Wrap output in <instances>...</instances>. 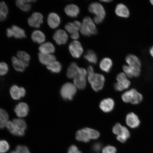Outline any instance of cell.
<instances>
[{
  "instance_id": "cell-1",
  "label": "cell",
  "mask_w": 153,
  "mask_h": 153,
  "mask_svg": "<svg viewBox=\"0 0 153 153\" xmlns=\"http://www.w3.org/2000/svg\"><path fill=\"white\" fill-rule=\"evenodd\" d=\"M6 127L9 132L13 135L18 137H22L25 133L27 128L26 122L22 118H18L9 120Z\"/></svg>"
},
{
  "instance_id": "cell-2",
  "label": "cell",
  "mask_w": 153,
  "mask_h": 153,
  "mask_svg": "<svg viewBox=\"0 0 153 153\" xmlns=\"http://www.w3.org/2000/svg\"><path fill=\"white\" fill-rule=\"evenodd\" d=\"M88 80L92 88L95 91L101 90L104 87L105 78L102 74L95 73L93 68L91 66L87 69Z\"/></svg>"
},
{
  "instance_id": "cell-3",
  "label": "cell",
  "mask_w": 153,
  "mask_h": 153,
  "mask_svg": "<svg viewBox=\"0 0 153 153\" xmlns=\"http://www.w3.org/2000/svg\"><path fill=\"white\" fill-rule=\"evenodd\" d=\"M100 137V133L96 130L88 128H84L76 132V140L85 143L89 142L91 140H95Z\"/></svg>"
},
{
  "instance_id": "cell-4",
  "label": "cell",
  "mask_w": 153,
  "mask_h": 153,
  "mask_svg": "<svg viewBox=\"0 0 153 153\" xmlns=\"http://www.w3.org/2000/svg\"><path fill=\"white\" fill-rule=\"evenodd\" d=\"M88 9L90 12L95 15L94 19L95 23H101L106 15V13L103 6L98 3H93L89 5Z\"/></svg>"
},
{
  "instance_id": "cell-5",
  "label": "cell",
  "mask_w": 153,
  "mask_h": 153,
  "mask_svg": "<svg viewBox=\"0 0 153 153\" xmlns=\"http://www.w3.org/2000/svg\"><path fill=\"white\" fill-rule=\"evenodd\" d=\"M122 98L124 102L136 105L142 101L143 97L142 95L136 90L132 89L124 93L122 95Z\"/></svg>"
},
{
  "instance_id": "cell-6",
  "label": "cell",
  "mask_w": 153,
  "mask_h": 153,
  "mask_svg": "<svg viewBox=\"0 0 153 153\" xmlns=\"http://www.w3.org/2000/svg\"><path fill=\"white\" fill-rule=\"evenodd\" d=\"M80 31L82 34L86 36L97 34L96 26L90 17H85L83 19Z\"/></svg>"
},
{
  "instance_id": "cell-7",
  "label": "cell",
  "mask_w": 153,
  "mask_h": 153,
  "mask_svg": "<svg viewBox=\"0 0 153 153\" xmlns=\"http://www.w3.org/2000/svg\"><path fill=\"white\" fill-rule=\"evenodd\" d=\"M126 62L131 68L133 75L134 77H138L140 75L141 65L140 60L137 56L133 54H129L126 57Z\"/></svg>"
},
{
  "instance_id": "cell-8",
  "label": "cell",
  "mask_w": 153,
  "mask_h": 153,
  "mask_svg": "<svg viewBox=\"0 0 153 153\" xmlns=\"http://www.w3.org/2000/svg\"><path fill=\"white\" fill-rule=\"evenodd\" d=\"M113 132L117 135V139L122 143H124L130 137V133L127 128L119 123H117L113 128Z\"/></svg>"
},
{
  "instance_id": "cell-9",
  "label": "cell",
  "mask_w": 153,
  "mask_h": 153,
  "mask_svg": "<svg viewBox=\"0 0 153 153\" xmlns=\"http://www.w3.org/2000/svg\"><path fill=\"white\" fill-rule=\"evenodd\" d=\"M76 92V87L73 84L68 82L62 86L60 90V94L65 100H72Z\"/></svg>"
},
{
  "instance_id": "cell-10",
  "label": "cell",
  "mask_w": 153,
  "mask_h": 153,
  "mask_svg": "<svg viewBox=\"0 0 153 153\" xmlns=\"http://www.w3.org/2000/svg\"><path fill=\"white\" fill-rule=\"evenodd\" d=\"M87 74L85 68H80L79 74L74 79V85L78 89H83L85 88L87 83L86 77Z\"/></svg>"
},
{
  "instance_id": "cell-11",
  "label": "cell",
  "mask_w": 153,
  "mask_h": 153,
  "mask_svg": "<svg viewBox=\"0 0 153 153\" xmlns=\"http://www.w3.org/2000/svg\"><path fill=\"white\" fill-rule=\"evenodd\" d=\"M6 34L9 38L13 37L16 39H22L26 37L25 31L23 29L15 25L7 29Z\"/></svg>"
},
{
  "instance_id": "cell-12",
  "label": "cell",
  "mask_w": 153,
  "mask_h": 153,
  "mask_svg": "<svg viewBox=\"0 0 153 153\" xmlns=\"http://www.w3.org/2000/svg\"><path fill=\"white\" fill-rule=\"evenodd\" d=\"M72 56L75 58H79L83 52V49L80 42L74 40L71 43L68 47Z\"/></svg>"
},
{
  "instance_id": "cell-13",
  "label": "cell",
  "mask_w": 153,
  "mask_h": 153,
  "mask_svg": "<svg viewBox=\"0 0 153 153\" xmlns=\"http://www.w3.org/2000/svg\"><path fill=\"white\" fill-rule=\"evenodd\" d=\"M43 16L39 12H34L28 19V23L31 27L39 28L43 22Z\"/></svg>"
},
{
  "instance_id": "cell-14",
  "label": "cell",
  "mask_w": 153,
  "mask_h": 153,
  "mask_svg": "<svg viewBox=\"0 0 153 153\" xmlns=\"http://www.w3.org/2000/svg\"><path fill=\"white\" fill-rule=\"evenodd\" d=\"M10 93L11 97L14 100H19L26 95V91L24 87H19L14 85L10 88Z\"/></svg>"
},
{
  "instance_id": "cell-15",
  "label": "cell",
  "mask_w": 153,
  "mask_h": 153,
  "mask_svg": "<svg viewBox=\"0 0 153 153\" xmlns=\"http://www.w3.org/2000/svg\"><path fill=\"white\" fill-rule=\"evenodd\" d=\"M29 108L27 104L24 102L19 103L15 106L14 112L19 118H22L28 115Z\"/></svg>"
},
{
  "instance_id": "cell-16",
  "label": "cell",
  "mask_w": 153,
  "mask_h": 153,
  "mask_svg": "<svg viewBox=\"0 0 153 153\" xmlns=\"http://www.w3.org/2000/svg\"><path fill=\"white\" fill-rule=\"evenodd\" d=\"M68 36L66 32L62 29L56 30L53 34V38L57 45H65L68 39Z\"/></svg>"
},
{
  "instance_id": "cell-17",
  "label": "cell",
  "mask_w": 153,
  "mask_h": 153,
  "mask_svg": "<svg viewBox=\"0 0 153 153\" xmlns=\"http://www.w3.org/2000/svg\"><path fill=\"white\" fill-rule=\"evenodd\" d=\"M47 24L52 29L57 28L60 25L61 19L59 15L55 13H51L48 15Z\"/></svg>"
},
{
  "instance_id": "cell-18",
  "label": "cell",
  "mask_w": 153,
  "mask_h": 153,
  "mask_svg": "<svg viewBox=\"0 0 153 153\" xmlns=\"http://www.w3.org/2000/svg\"><path fill=\"white\" fill-rule=\"evenodd\" d=\"M127 125L131 128H135L139 127L140 122L136 114L133 112L130 113L126 117Z\"/></svg>"
},
{
  "instance_id": "cell-19",
  "label": "cell",
  "mask_w": 153,
  "mask_h": 153,
  "mask_svg": "<svg viewBox=\"0 0 153 153\" xmlns=\"http://www.w3.org/2000/svg\"><path fill=\"white\" fill-rule=\"evenodd\" d=\"M114 102L111 98L104 99L100 103V108L102 111L105 113L110 112L113 110Z\"/></svg>"
},
{
  "instance_id": "cell-20",
  "label": "cell",
  "mask_w": 153,
  "mask_h": 153,
  "mask_svg": "<svg viewBox=\"0 0 153 153\" xmlns=\"http://www.w3.org/2000/svg\"><path fill=\"white\" fill-rule=\"evenodd\" d=\"M36 0H17L15 2L17 7L24 12L29 11L32 8L31 3L35 2Z\"/></svg>"
},
{
  "instance_id": "cell-21",
  "label": "cell",
  "mask_w": 153,
  "mask_h": 153,
  "mask_svg": "<svg viewBox=\"0 0 153 153\" xmlns=\"http://www.w3.org/2000/svg\"><path fill=\"white\" fill-rule=\"evenodd\" d=\"M38 57L40 62L46 66L56 60V57L53 54H45L39 53Z\"/></svg>"
},
{
  "instance_id": "cell-22",
  "label": "cell",
  "mask_w": 153,
  "mask_h": 153,
  "mask_svg": "<svg viewBox=\"0 0 153 153\" xmlns=\"http://www.w3.org/2000/svg\"><path fill=\"white\" fill-rule=\"evenodd\" d=\"M38 49L40 53L45 54H53L55 51V47L50 42H46L39 46Z\"/></svg>"
},
{
  "instance_id": "cell-23",
  "label": "cell",
  "mask_w": 153,
  "mask_h": 153,
  "mask_svg": "<svg viewBox=\"0 0 153 153\" xmlns=\"http://www.w3.org/2000/svg\"><path fill=\"white\" fill-rule=\"evenodd\" d=\"M115 11L117 15L121 18H127L130 15L128 9L123 4H119L117 5Z\"/></svg>"
},
{
  "instance_id": "cell-24",
  "label": "cell",
  "mask_w": 153,
  "mask_h": 153,
  "mask_svg": "<svg viewBox=\"0 0 153 153\" xmlns=\"http://www.w3.org/2000/svg\"><path fill=\"white\" fill-rule=\"evenodd\" d=\"M31 39L34 43L41 44L45 42L46 39L45 34L39 30H36L32 32Z\"/></svg>"
},
{
  "instance_id": "cell-25",
  "label": "cell",
  "mask_w": 153,
  "mask_h": 153,
  "mask_svg": "<svg viewBox=\"0 0 153 153\" xmlns=\"http://www.w3.org/2000/svg\"><path fill=\"white\" fill-rule=\"evenodd\" d=\"M65 12L68 16L75 18L79 15L80 9L77 5L70 4L67 5L65 7Z\"/></svg>"
},
{
  "instance_id": "cell-26",
  "label": "cell",
  "mask_w": 153,
  "mask_h": 153,
  "mask_svg": "<svg viewBox=\"0 0 153 153\" xmlns=\"http://www.w3.org/2000/svg\"><path fill=\"white\" fill-rule=\"evenodd\" d=\"M82 24L79 21H76L73 22H68L65 26V29L71 34L78 32L81 30Z\"/></svg>"
},
{
  "instance_id": "cell-27",
  "label": "cell",
  "mask_w": 153,
  "mask_h": 153,
  "mask_svg": "<svg viewBox=\"0 0 153 153\" xmlns=\"http://www.w3.org/2000/svg\"><path fill=\"white\" fill-rule=\"evenodd\" d=\"M13 68L18 72H22L25 71L27 67L24 63L16 56H13L11 58Z\"/></svg>"
},
{
  "instance_id": "cell-28",
  "label": "cell",
  "mask_w": 153,
  "mask_h": 153,
  "mask_svg": "<svg viewBox=\"0 0 153 153\" xmlns=\"http://www.w3.org/2000/svg\"><path fill=\"white\" fill-rule=\"evenodd\" d=\"M80 68L77 64L73 62L68 67L67 71V76L69 78H74L76 77L79 74Z\"/></svg>"
},
{
  "instance_id": "cell-29",
  "label": "cell",
  "mask_w": 153,
  "mask_h": 153,
  "mask_svg": "<svg viewBox=\"0 0 153 153\" xmlns=\"http://www.w3.org/2000/svg\"><path fill=\"white\" fill-rule=\"evenodd\" d=\"M113 65L111 59L108 57H105L102 59L100 63V68L102 71L108 73L110 71Z\"/></svg>"
},
{
  "instance_id": "cell-30",
  "label": "cell",
  "mask_w": 153,
  "mask_h": 153,
  "mask_svg": "<svg viewBox=\"0 0 153 153\" xmlns=\"http://www.w3.org/2000/svg\"><path fill=\"white\" fill-rule=\"evenodd\" d=\"M131 82L127 79V78L120 80L114 84V89L117 91H123L124 90L128 89L131 85Z\"/></svg>"
},
{
  "instance_id": "cell-31",
  "label": "cell",
  "mask_w": 153,
  "mask_h": 153,
  "mask_svg": "<svg viewBox=\"0 0 153 153\" xmlns=\"http://www.w3.org/2000/svg\"><path fill=\"white\" fill-rule=\"evenodd\" d=\"M9 119V115L6 111L0 108V129L6 127Z\"/></svg>"
},
{
  "instance_id": "cell-32",
  "label": "cell",
  "mask_w": 153,
  "mask_h": 153,
  "mask_svg": "<svg viewBox=\"0 0 153 153\" xmlns=\"http://www.w3.org/2000/svg\"><path fill=\"white\" fill-rule=\"evenodd\" d=\"M8 7L4 1H0V22L6 20L8 14Z\"/></svg>"
},
{
  "instance_id": "cell-33",
  "label": "cell",
  "mask_w": 153,
  "mask_h": 153,
  "mask_svg": "<svg viewBox=\"0 0 153 153\" xmlns=\"http://www.w3.org/2000/svg\"><path fill=\"white\" fill-rule=\"evenodd\" d=\"M47 69L53 73L58 74L62 70L61 63L56 60L54 61L47 66Z\"/></svg>"
},
{
  "instance_id": "cell-34",
  "label": "cell",
  "mask_w": 153,
  "mask_h": 153,
  "mask_svg": "<svg viewBox=\"0 0 153 153\" xmlns=\"http://www.w3.org/2000/svg\"><path fill=\"white\" fill-rule=\"evenodd\" d=\"M16 55L17 57L24 63L27 67L29 66L31 57L28 53L24 51H19Z\"/></svg>"
},
{
  "instance_id": "cell-35",
  "label": "cell",
  "mask_w": 153,
  "mask_h": 153,
  "mask_svg": "<svg viewBox=\"0 0 153 153\" xmlns=\"http://www.w3.org/2000/svg\"><path fill=\"white\" fill-rule=\"evenodd\" d=\"M84 58L89 62L93 64H97V57L96 54L94 51L91 50L87 51L84 56Z\"/></svg>"
},
{
  "instance_id": "cell-36",
  "label": "cell",
  "mask_w": 153,
  "mask_h": 153,
  "mask_svg": "<svg viewBox=\"0 0 153 153\" xmlns=\"http://www.w3.org/2000/svg\"><path fill=\"white\" fill-rule=\"evenodd\" d=\"M10 145L7 141L0 140V153H5L9 150Z\"/></svg>"
},
{
  "instance_id": "cell-37",
  "label": "cell",
  "mask_w": 153,
  "mask_h": 153,
  "mask_svg": "<svg viewBox=\"0 0 153 153\" xmlns=\"http://www.w3.org/2000/svg\"><path fill=\"white\" fill-rule=\"evenodd\" d=\"M9 70V66L6 63L0 62V76L6 75L8 73Z\"/></svg>"
},
{
  "instance_id": "cell-38",
  "label": "cell",
  "mask_w": 153,
  "mask_h": 153,
  "mask_svg": "<svg viewBox=\"0 0 153 153\" xmlns=\"http://www.w3.org/2000/svg\"><path fill=\"white\" fill-rule=\"evenodd\" d=\"M15 151L16 153H30L27 147L24 145H18Z\"/></svg>"
},
{
  "instance_id": "cell-39",
  "label": "cell",
  "mask_w": 153,
  "mask_h": 153,
  "mask_svg": "<svg viewBox=\"0 0 153 153\" xmlns=\"http://www.w3.org/2000/svg\"><path fill=\"white\" fill-rule=\"evenodd\" d=\"M116 149L114 147L108 145L103 149L102 153H116Z\"/></svg>"
},
{
  "instance_id": "cell-40",
  "label": "cell",
  "mask_w": 153,
  "mask_h": 153,
  "mask_svg": "<svg viewBox=\"0 0 153 153\" xmlns=\"http://www.w3.org/2000/svg\"><path fill=\"white\" fill-rule=\"evenodd\" d=\"M102 145L100 143H95L92 147V150L94 153H99L102 148Z\"/></svg>"
},
{
  "instance_id": "cell-41",
  "label": "cell",
  "mask_w": 153,
  "mask_h": 153,
  "mask_svg": "<svg viewBox=\"0 0 153 153\" xmlns=\"http://www.w3.org/2000/svg\"><path fill=\"white\" fill-rule=\"evenodd\" d=\"M123 71L126 76L130 78L133 77L131 68L129 66L124 65L123 67Z\"/></svg>"
},
{
  "instance_id": "cell-42",
  "label": "cell",
  "mask_w": 153,
  "mask_h": 153,
  "mask_svg": "<svg viewBox=\"0 0 153 153\" xmlns=\"http://www.w3.org/2000/svg\"><path fill=\"white\" fill-rule=\"evenodd\" d=\"M68 153H82L75 145H72L69 148Z\"/></svg>"
},
{
  "instance_id": "cell-43",
  "label": "cell",
  "mask_w": 153,
  "mask_h": 153,
  "mask_svg": "<svg viewBox=\"0 0 153 153\" xmlns=\"http://www.w3.org/2000/svg\"><path fill=\"white\" fill-rule=\"evenodd\" d=\"M79 37V35L78 32H76L75 33H73L71 35V37L72 39L76 40L78 39Z\"/></svg>"
},
{
  "instance_id": "cell-44",
  "label": "cell",
  "mask_w": 153,
  "mask_h": 153,
  "mask_svg": "<svg viewBox=\"0 0 153 153\" xmlns=\"http://www.w3.org/2000/svg\"><path fill=\"white\" fill-rule=\"evenodd\" d=\"M150 53L151 55L153 57V46L150 49Z\"/></svg>"
},
{
  "instance_id": "cell-45",
  "label": "cell",
  "mask_w": 153,
  "mask_h": 153,
  "mask_svg": "<svg viewBox=\"0 0 153 153\" xmlns=\"http://www.w3.org/2000/svg\"><path fill=\"white\" fill-rule=\"evenodd\" d=\"M101 1L104 2H110L112 1Z\"/></svg>"
},
{
  "instance_id": "cell-46",
  "label": "cell",
  "mask_w": 153,
  "mask_h": 153,
  "mask_svg": "<svg viewBox=\"0 0 153 153\" xmlns=\"http://www.w3.org/2000/svg\"><path fill=\"white\" fill-rule=\"evenodd\" d=\"M150 2L153 5V0H151Z\"/></svg>"
},
{
  "instance_id": "cell-47",
  "label": "cell",
  "mask_w": 153,
  "mask_h": 153,
  "mask_svg": "<svg viewBox=\"0 0 153 153\" xmlns=\"http://www.w3.org/2000/svg\"><path fill=\"white\" fill-rule=\"evenodd\" d=\"M10 153H16V152H15V150H14V151H12V152H11Z\"/></svg>"
}]
</instances>
